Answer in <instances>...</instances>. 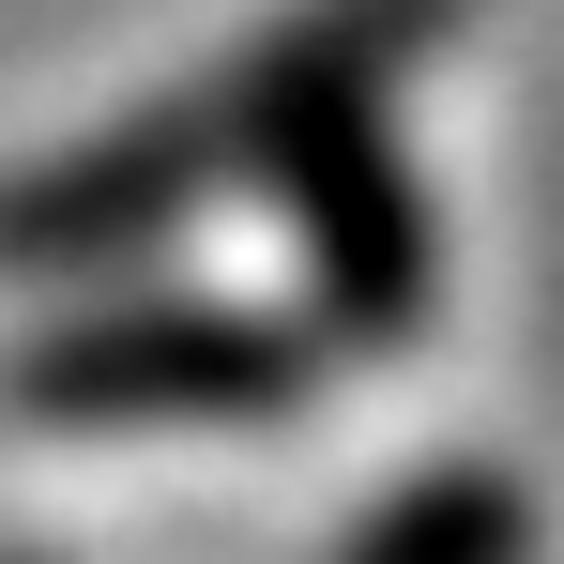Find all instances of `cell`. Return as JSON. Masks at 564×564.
Wrapping results in <instances>:
<instances>
[{
  "label": "cell",
  "instance_id": "cell-1",
  "mask_svg": "<svg viewBox=\"0 0 564 564\" xmlns=\"http://www.w3.org/2000/svg\"><path fill=\"white\" fill-rule=\"evenodd\" d=\"M443 31H458V0H305V15H275V31L229 62V77H198L184 107L107 122V138H77V153L15 169V184H0V260H15V275H77V260L169 245L214 184H260V169H275V138L305 122V107L397 93Z\"/></svg>",
  "mask_w": 564,
  "mask_h": 564
},
{
  "label": "cell",
  "instance_id": "cell-4",
  "mask_svg": "<svg viewBox=\"0 0 564 564\" xmlns=\"http://www.w3.org/2000/svg\"><path fill=\"white\" fill-rule=\"evenodd\" d=\"M336 564H534V488L488 473V458H443V473H412Z\"/></svg>",
  "mask_w": 564,
  "mask_h": 564
},
{
  "label": "cell",
  "instance_id": "cell-2",
  "mask_svg": "<svg viewBox=\"0 0 564 564\" xmlns=\"http://www.w3.org/2000/svg\"><path fill=\"white\" fill-rule=\"evenodd\" d=\"M321 351L275 305H214V290H138V305H77L15 351V412L46 427H260L321 397Z\"/></svg>",
  "mask_w": 564,
  "mask_h": 564
},
{
  "label": "cell",
  "instance_id": "cell-3",
  "mask_svg": "<svg viewBox=\"0 0 564 564\" xmlns=\"http://www.w3.org/2000/svg\"><path fill=\"white\" fill-rule=\"evenodd\" d=\"M260 184L290 198V245L321 275V321L351 351H412L427 305H443V245H427V198H412V153H397V93L305 107Z\"/></svg>",
  "mask_w": 564,
  "mask_h": 564
}]
</instances>
